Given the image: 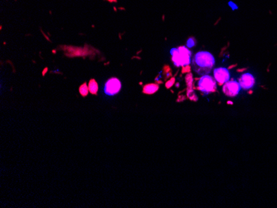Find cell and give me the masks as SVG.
Wrapping results in <instances>:
<instances>
[{
	"mask_svg": "<svg viewBox=\"0 0 277 208\" xmlns=\"http://www.w3.org/2000/svg\"><path fill=\"white\" fill-rule=\"evenodd\" d=\"M79 90H80V93L81 94V95L85 96V95H87V94H88V91H89V88H88L86 84L85 83V84L81 85V87H80Z\"/></svg>",
	"mask_w": 277,
	"mask_h": 208,
	"instance_id": "30bf717a",
	"label": "cell"
},
{
	"mask_svg": "<svg viewBox=\"0 0 277 208\" xmlns=\"http://www.w3.org/2000/svg\"><path fill=\"white\" fill-rule=\"evenodd\" d=\"M88 88H89V91L91 94H96L97 91H98V84L96 83V81L95 80H90L89 82V85H88Z\"/></svg>",
	"mask_w": 277,
	"mask_h": 208,
	"instance_id": "9c48e42d",
	"label": "cell"
},
{
	"mask_svg": "<svg viewBox=\"0 0 277 208\" xmlns=\"http://www.w3.org/2000/svg\"><path fill=\"white\" fill-rule=\"evenodd\" d=\"M121 89V83L119 79L110 78L107 81L104 87V92L107 95H115Z\"/></svg>",
	"mask_w": 277,
	"mask_h": 208,
	"instance_id": "277c9868",
	"label": "cell"
},
{
	"mask_svg": "<svg viewBox=\"0 0 277 208\" xmlns=\"http://www.w3.org/2000/svg\"><path fill=\"white\" fill-rule=\"evenodd\" d=\"M173 64L177 67L185 66L190 64L192 52L188 47H180L178 48H172L170 51Z\"/></svg>",
	"mask_w": 277,
	"mask_h": 208,
	"instance_id": "7a4b0ae2",
	"label": "cell"
},
{
	"mask_svg": "<svg viewBox=\"0 0 277 208\" xmlns=\"http://www.w3.org/2000/svg\"><path fill=\"white\" fill-rule=\"evenodd\" d=\"M159 90V85L156 84H149V85H146L144 87V92L145 94H153L155 93L157 90Z\"/></svg>",
	"mask_w": 277,
	"mask_h": 208,
	"instance_id": "ba28073f",
	"label": "cell"
},
{
	"mask_svg": "<svg viewBox=\"0 0 277 208\" xmlns=\"http://www.w3.org/2000/svg\"><path fill=\"white\" fill-rule=\"evenodd\" d=\"M198 89L204 94L215 91L217 89L215 78L208 75H203L198 81Z\"/></svg>",
	"mask_w": 277,
	"mask_h": 208,
	"instance_id": "3957f363",
	"label": "cell"
},
{
	"mask_svg": "<svg viewBox=\"0 0 277 208\" xmlns=\"http://www.w3.org/2000/svg\"><path fill=\"white\" fill-rule=\"evenodd\" d=\"M255 77L251 73L242 74L239 78V84L241 87L244 90H249L252 88L255 85Z\"/></svg>",
	"mask_w": 277,
	"mask_h": 208,
	"instance_id": "52a82bcc",
	"label": "cell"
},
{
	"mask_svg": "<svg viewBox=\"0 0 277 208\" xmlns=\"http://www.w3.org/2000/svg\"><path fill=\"white\" fill-rule=\"evenodd\" d=\"M215 65V58L208 52H198L192 61L193 69L198 75H206L211 72Z\"/></svg>",
	"mask_w": 277,
	"mask_h": 208,
	"instance_id": "6da1fadb",
	"label": "cell"
},
{
	"mask_svg": "<svg viewBox=\"0 0 277 208\" xmlns=\"http://www.w3.org/2000/svg\"><path fill=\"white\" fill-rule=\"evenodd\" d=\"M241 85L239 82L236 81H228L224 84L222 87V91L227 96L229 97H235L238 95V93L241 90Z\"/></svg>",
	"mask_w": 277,
	"mask_h": 208,
	"instance_id": "5b68a950",
	"label": "cell"
},
{
	"mask_svg": "<svg viewBox=\"0 0 277 208\" xmlns=\"http://www.w3.org/2000/svg\"><path fill=\"white\" fill-rule=\"evenodd\" d=\"M195 44H196V42L193 38H189L188 39V41L187 42V47H193L195 46Z\"/></svg>",
	"mask_w": 277,
	"mask_h": 208,
	"instance_id": "8fae6325",
	"label": "cell"
},
{
	"mask_svg": "<svg viewBox=\"0 0 277 208\" xmlns=\"http://www.w3.org/2000/svg\"><path fill=\"white\" fill-rule=\"evenodd\" d=\"M214 78L216 81H218L219 84H224L227 82L230 79V72L227 68L225 67H219L216 68L213 72Z\"/></svg>",
	"mask_w": 277,
	"mask_h": 208,
	"instance_id": "8992f818",
	"label": "cell"
}]
</instances>
